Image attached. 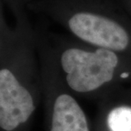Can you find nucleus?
<instances>
[{
  "instance_id": "f257e3e1",
  "label": "nucleus",
  "mask_w": 131,
  "mask_h": 131,
  "mask_svg": "<svg viewBox=\"0 0 131 131\" xmlns=\"http://www.w3.org/2000/svg\"><path fill=\"white\" fill-rule=\"evenodd\" d=\"M0 14V131H30L43 102L38 31L25 8Z\"/></svg>"
},
{
  "instance_id": "423d86ee",
  "label": "nucleus",
  "mask_w": 131,
  "mask_h": 131,
  "mask_svg": "<svg viewBox=\"0 0 131 131\" xmlns=\"http://www.w3.org/2000/svg\"><path fill=\"white\" fill-rule=\"evenodd\" d=\"M33 1L35 0H1V3L6 4L9 10H13L18 8L27 7L30 3Z\"/></svg>"
},
{
  "instance_id": "0eeeda50",
  "label": "nucleus",
  "mask_w": 131,
  "mask_h": 131,
  "mask_svg": "<svg viewBox=\"0 0 131 131\" xmlns=\"http://www.w3.org/2000/svg\"><path fill=\"white\" fill-rule=\"evenodd\" d=\"M121 3L125 12L131 18V0H121Z\"/></svg>"
},
{
  "instance_id": "f03ea898",
  "label": "nucleus",
  "mask_w": 131,
  "mask_h": 131,
  "mask_svg": "<svg viewBox=\"0 0 131 131\" xmlns=\"http://www.w3.org/2000/svg\"><path fill=\"white\" fill-rule=\"evenodd\" d=\"M38 49L77 97L99 102L131 88V56L38 32Z\"/></svg>"
},
{
  "instance_id": "39448f33",
  "label": "nucleus",
  "mask_w": 131,
  "mask_h": 131,
  "mask_svg": "<svg viewBox=\"0 0 131 131\" xmlns=\"http://www.w3.org/2000/svg\"><path fill=\"white\" fill-rule=\"evenodd\" d=\"M95 131H131V101L115 95L99 102Z\"/></svg>"
},
{
  "instance_id": "20e7f679",
  "label": "nucleus",
  "mask_w": 131,
  "mask_h": 131,
  "mask_svg": "<svg viewBox=\"0 0 131 131\" xmlns=\"http://www.w3.org/2000/svg\"><path fill=\"white\" fill-rule=\"evenodd\" d=\"M45 131H95L78 97L60 78L49 58L38 49Z\"/></svg>"
},
{
  "instance_id": "7ed1b4c3",
  "label": "nucleus",
  "mask_w": 131,
  "mask_h": 131,
  "mask_svg": "<svg viewBox=\"0 0 131 131\" xmlns=\"http://www.w3.org/2000/svg\"><path fill=\"white\" fill-rule=\"evenodd\" d=\"M27 7L81 43L131 56V18L126 12L98 0H35Z\"/></svg>"
}]
</instances>
